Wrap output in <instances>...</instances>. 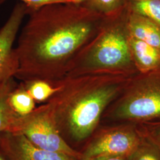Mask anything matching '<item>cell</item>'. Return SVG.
I'll use <instances>...</instances> for the list:
<instances>
[{"instance_id": "6da1fadb", "label": "cell", "mask_w": 160, "mask_h": 160, "mask_svg": "<svg viewBox=\"0 0 160 160\" xmlns=\"http://www.w3.org/2000/svg\"><path fill=\"white\" fill-rule=\"evenodd\" d=\"M29 15L15 48V78L53 83L65 77L69 65L97 34L106 17L74 3L48 5Z\"/></svg>"}, {"instance_id": "7a4b0ae2", "label": "cell", "mask_w": 160, "mask_h": 160, "mask_svg": "<svg viewBox=\"0 0 160 160\" xmlns=\"http://www.w3.org/2000/svg\"><path fill=\"white\" fill-rule=\"evenodd\" d=\"M137 74H92L54 82L59 88L46 103L65 141L79 142L89 137L106 109Z\"/></svg>"}, {"instance_id": "3957f363", "label": "cell", "mask_w": 160, "mask_h": 160, "mask_svg": "<svg viewBox=\"0 0 160 160\" xmlns=\"http://www.w3.org/2000/svg\"><path fill=\"white\" fill-rule=\"evenodd\" d=\"M128 14L126 7L105 17L97 34L69 65L64 78L98 73H138L129 51Z\"/></svg>"}, {"instance_id": "277c9868", "label": "cell", "mask_w": 160, "mask_h": 160, "mask_svg": "<svg viewBox=\"0 0 160 160\" xmlns=\"http://www.w3.org/2000/svg\"><path fill=\"white\" fill-rule=\"evenodd\" d=\"M103 117L135 124L160 120V68L135 75Z\"/></svg>"}, {"instance_id": "5b68a950", "label": "cell", "mask_w": 160, "mask_h": 160, "mask_svg": "<svg viewBox=\"0 0 160 160\" xmlns=\"http://www.w3.org/2000/svg\"><path fill=\"white\" fill-rule=\"evenodd\" d=\"M6 132L23 135L40 148L81 160V152L72 148L61 134L48 103L28 115H17Z\"/></svg>"}, {"instance_id": "8992f818", "label": "cell", "mask_w": 160, "mask_h": 160, "mask_svg": "<svg viewBox=\"0 0 160 160\" xmlns=\"http://www.w3.org/2000/svg\"><path fill=\"white\" fill-rule=\"evenodd\" d=\"M137 125L129 123L99 132L81 152V160L108 156L129 157L142 137L141 126L139 128Z\"/></svg>"}, {"instance_id": "52a82bcc", "label": "cell", "mask_w": 160, "mask_h": 160, "mask_svg": "<svg viewBox=\"0 0 160 160\" xmlns=\"http://www.w3.org/2000/svg\"><path fill=\"white\" fill-rule=\"evenodd\" d=\"M28 14L26 6L22 2L18 3L0 29V84L9 78H15L17 74L18 61L13 44L23 18Z\"/></svg>"}, {"instance_id": "ba28073f", "label": "cell", "mask_w": 160, "mask_h": 160, "mask_svg": "<svg viewBox=\"0 0 160 160\" xmlns=\"http://www.w3.org/2000/svg\"><path fill=\"white\" fill-rule=\"evenodd\" d=\"M0 150L8 160H78L40 148L24 136L8 132L0 133Z\"/></svg>"}, {"instance_id": "9c48e42d", "label": "cell", "mask_w": 160, "mask_h": 160, "mask_svg": "<svg viewBox=\"0 0 160 160\" xmlns=\"http://www.w3.org/2000/svg\"><path fill=\"white\" fill-rule=\"evenodd\" d=\"M129 46L132 61L139 73L160 68V49L129 36Z\"/></svg>"}, {"instance_id": "30bf717a", "label": "cell", "mask_w": 160, "mask_h": 160, "mask_svg": "<svg viewBox=\"0 0 160 160\" xmlns=\"http://www.w3.org/2000/svg\"><path fill=\"white\" fill-rule=\"evenodd\" d=\"M127 24L130 36L160 49V24L129 11Z\"/></svg>"}, {"instance_id": "8fae6325", "label": "cell", "mask_w": 160, "mask_h": 160, "mask_svg": "<svg viewBox=\"0 0 160 160\" xmlns=\"http://www.w3.org/2000/svg\"><path fill=\"white\" fill-rule=\"evenodd\" d=\"M14 78H9L0 84V133L7 131L17 115L8 102L10 93L17 86Z\"/></svg>"}, {"instance_id": "7c38bea8", "label": "cell", "mask_w": 160, "mask_h": 160, "mask_svg": "<svg viewBox=\"0 0 160 160\" xmlns=\"http://www.w3.org/2000/svg\"><path fill=\"white\" fill-rule=\"evenodd\" d=\"M142 137L129 160H160V142L142 125Z\"/></svg>"}, {"instance_id": "4fadbf2b", "label": "cell", "mask_w": 160, "mask_h": 160, "mask_svg": "<svg viewBox=\"0 0 160 160\" xmlns=\"http://www.w3.org/2000/svg\"><path fill=\"white\" fill-rule=\"evenodd\" d=\"M10 106L18 116H26L36 109V102L22 82L12 91L8 98Z\"/></svg>"}, {"instance_id": "5bb4252c", "label": "cell", "mask_w": 160, "mask_h": 160, "mask_svg": "<svg viewBox=\"0 0 160 160\" xmlns=\"http://www.w3.org/2000/svg\"><path fill=\"white\" fill-rule=\"evenodd\" d=\"M22 82L36 103H46L59 88L58 85L48 80L35 79Z\"/></svg>"}, {"instance_id": "9a60e30c", "label": "cell", "mask_w": 160, "mask_h": 160, "mask_svg": "<svg viewBox=\"0 0 160 160\" xmlns=\"http://www.w3.org/2000/svg\"><path fill=\"white\" fill-rule=\"evenodd\" d=\"M128 10L160 24V0H125Z\"/></svg>"}, {"instance_id": "2e32d148", "label": "cell", "mask_w": 160, "mask_h": 160, "mask_svg": "<svg viewBox=\"0 0 160 160\" xmlns=\"http://www.w3.org/2000/svg\"><path fill=\"white\" fill-rule=\"evenodd\" d=\"M86 7L104 16L119 13L126 7L125 0H90Z\"/></svg>"}, {"instance_id": "e0dca14e", "label": "cell", "mask_w": 160, "mask_h": 160, "mask_svg": "<svg viewBox=\"0 0 160 160\" xmlns=\"http://www.w3.org/2000/svg\"><path fill=\"white\" fill-rule=\"evenodd\" d=\"M6 0H0V4ZM28 8L29 12L37 10L42 7L58 3H73L72 0H20Z\"/></svg>"}, {"instance_id": "ac0fdd59", "label": "cell", "mask_w": 160, "mask_h": 160, "mask_svg": "<svg viewBox=\"0 0 160 160\" xmlns=\"http://www.w3.org/2000/svg\"><path fill=\"white\" fill-rule=\"evenodd\" d=\"M141 125H143L147 131L160 142V120L145 123Z\"/></svg>"}, {"instance_id": "d6986e66", "label": "cell", "mask_w": 160, "mask_h": 160, "mask_svg": "<svg viewBox=\"0 0 160 160\" xmlns=\"http://www.w3.org/2000/svg\"><path fill=\"white\" fill-rule=\"evenodd\" d=\"M90 160H129V157L125 156H108L102 157Z\"/></svg>"}, {"instance_id": "ffe728a7", "label": "cell", "mask_w": 160, "mask_h": 160, "mask_svg": "<svg viewBox=\"0 0 160 160\" xmlns=\"http://www.w3.org/2000/svg\"><path fill=\"white\" fill-rule=\"evenodd\" d=\"M74 4H80L82 6H86L87 4L88 3L90 0H72Z\"/></svg>"}, {"instance_id": "44dd1931", "label": "cell", "mask_w": 160, "mask_h": 160, "mask_svg": "<svg viewBox=\"0 0 160 160\" xmlns=\"http://www.w3.org/2000/svg\"><path fill=\"white\" fill-rule=\"evenodd\" d=\"M0 160H6L5 159H4L3 158V157H1V155H0Z\"/></svg>"}]
</instances>
